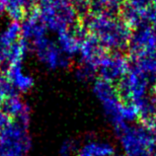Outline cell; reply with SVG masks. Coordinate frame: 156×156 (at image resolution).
Here are the masks:
<instances>
[{"label":"cell","mask_w":156,"mask_h":156,"mask_svg":"<svg viewBox=\"0 0 156 156\" xmlns=\"http://www.w3.org/2000/svg\"><path fill=\"white\" fill-rule=\"evenodd\" d=\"M18 93L14 89L13 85L6 76L5 72L0 71V108L2 107L3 103L5 102L7 98H9L13 94Z\"/></svg>","instance_id":"18"},{"label":"cell","mask_w":156,"mask_h":156,"mask_svg":"<svg viewBox=\"0 0 156 156\" xmlns=\"http://www.w3.org/2000/svg\"><path fill=\"white\" fill-rule=\"evenodd\" d=\"M122 117L126 122H134L139 117V111L135 103L133 102H124L122 110Z\"/></svg>","instance_id":"19"},{"label":"cell","mask_w":156,"mask_h":156,"mask_svg":"<svg viewBox=\"0 0 156 156\" xmlns=\"http://www.w3.org/2000/svg\"><path fill=\"white\" fill-rule=\"evenodd\" d=\"M106 50L95 37L91 34L86 35L81 42L79 55V64H83L98 72L100 61L106 55Z\"/></svg>","instance_id":"10"},{"label":"cell","mask_w":156,"mask_h":156,"mask_svg":"<svg viewBox=\"0 0 156 156\" xmlns=\"http://www.w3.org/2000/svg\"><path fill=\"white\" fill-rule=\"evenodd\" d=\"M48 28L41 19L37 8L21 22V36L29 43L48 36Z\"/></svg>","instance_id":"13"},{"label":"cell","mask_w":156,"mask_h":156,"mask_svg":"<svg viewBox=\"0 0 156 156\" xmlns=\"http://www.w3.org/2000/svg\"><path fill=\"white\" fill-rule=\"evenodd\" d=\"M116 149L109 142L88 140L78 147L76 156H115Z\"/></svg>","instance_id":"15"},{"label":"cell","mask_w":156,"mask_h":156,"mask_svg":"<svg viewBox=\"0 0 156 156\" xmlns=\"http://www.w3.org/2000/svg\"><path fill=\"white\" fill-rule=\"evenodd\" d=\"M31 145L28 128L14 120L0 133V156H27Z\"/></svg>","instance_id":"5"},{"label":"cell","mask_w":156,"mask_h":156,"mask_svg":"<svg viewBox=\"0 0 156 156\" xmlns=\"http://www.w3.org/2000/svg\"><path fill=\"white\" fill-rule=\"evenodd\" d=\"M93 93L102 105L105 116L112 124L115 133L118 134L128 125L122 117L124 102L122 101L113 83L98 79L93 84Z\"/></svg>","instance_id":"3"},{"label":"cell","mask_w":156,"mask_h":156,"mask_svg":"<svg viewBox=\"0 0 156 156\" xmlns=\"http://www.w3.org/2000/svg\"><path fill=\"white\" fill-rule=\"evenodd\" d=\"M78 150L77 144L72 139H66L60 145L58 154L59 156H76Z\"/></svg>","instance_id":"21"},{"label":"cell","mask_w":156,"mask_h":156,"mask_svg":"<svg viewBox=\"0 0 156 156\" xmlns=\"http://www.w3.org/2000/svg\"><path fill=\"white\" fill-rule=\"evenodd\" d=\"M126 156H153L156 135L144 126H126L118 134Z\"/></svg>","instance_id":"4"},{"label":"cell","mask_w":156,"mask_h":156,"mask_svg":"<svg viewBox=\"0 0 156 156\" xmlns=\"http://www.w3.org/2000/svg\"><path fill=\"white\" fill-rule=\"evenodd\" d=\"M129 68V58L122 55L121 51H107L100 61L98 75H100V79L114 84V82H119L128 74Z\"/></svg>","instance_id":"8"},{"label":"cell","mask_w":156,"mask_h":156,"mask_svg":"<svg viewBox=\"0 0 156 156\" xmlns=\"http://www.w3.org/2000/svg\"><path fill=\"white\" fill-rule=\"evenodd\" d=\"M129 50L130 59L156 53V31L150 24H143L133 31Z\"/></svg>","instance_id":"9"},{"label":"cell","mask_w":156,"mask_h":156,"mask_svg":"<svg viewBox=\"0 0 156 156\" xmlns=\"http://www.w3.org/2000/svg\"><path fill=\"white\" fill-rule=\"evenodd\" d=\"M37 9L48 30L55 34L79 24V13L69 0H37Z\"/></svg>","instance_id":"2"},{"label":"cell","mask_w":156,"mask_h":156,"mask_svg":"<svg viewBox=\"0 0 156 156\" xmlns=\"http://www.w3.org/2000/svg\"><path fill=\"white\" fill-rule=\"evenodd\" d=\"M97 73L98 72L96 70H94V69L86 66V65H83V64L78 65V67L75 70V75L77 77V79L81 82L92 81L94 78H95Z\"/></svg>","instance_id":"20"},{"label":"cell","mask_w":156,"mask_h":156,"mask_svg":"<svg viewBox=\"0 0 156 156\" xmlns=\"http://www.w3.org/2000/svg\"><path fill=\"white\" fill-rule=\"evenodd\" d=\"M126 2L137 9H144L152 4V0H126Z\"/></svg>","instance_id":"22"},{"label":"cell","mask_w":156,"mask_h":156,"mask_svg":"<svg viewBox=\"0 0 156 156\" xmlns=\"http://www.w3.org/2000/svg\"><path fill=\"white\" fill-rule=\"evenodd\" d=\"M0 109H2L12 120L18 122L24 126H29L31 120V110L19 93H15L7 98Z\"/></svg>","instance_id":"12"},{"label":"cell","mask_w":156,"mask_h":156,"mask_svg":"<svg viewBox=\"0 0 156 156\" xmlns=\"http://www.w3.org/2000/svg\"><path fill=\"white\" fill-rule=\"evenodd\" d=\"M82 23L89 34L99 41L106 51H122L129 48L133 30L116 16L87 13Z\"/></svg>","instance_id":"1"},{"label":"cell","mask_w":156,"mask_h":156,"mask_svg":"<svg viewBox=\"0 0 156 156\" xmlns=\"http://www.w3.org/2000/svg\"><path fill=\"white\" fill-rule=\"evenodd\" d=\"M150 84L148 78L130 63L128 74L119 81L117 91L122 102L137 103L147 95Z\"/></svg>","instance_id":"7"},{"label":"cell","mask_w":156,"mask_h":156,"mask_svg":"<svg viewBox=\"0 0 156 156\" xmlns=\"http://www.w3.org/2000/svg\"><path fill=\"white\" fill-rule=\"evenodd\" d=\"M88 34L82 24H77L67 30L61 31L56 34V43L68 57L78 55L81 47V42L83 38Z\"/></svg>","instance_id":"11"},{"label":"cell","mask_w":156,"mask_h":156,"mask_svg":"<svg viewBox=\"0 0 156 156\" xmlns=\"http://www.w3.org/2000/svg\"><path fill=\"white\" fill-rule=\"evenodd\" d=\"M130 63L138 68L149 79L151 84L156 82V53L130 59Z\"/></svg>","instance_id":"17"},{"label":"cell","mask_w":156,"mask_h":156,"mask_svg":"<svg viewBox=\"0 0 156 156\" xmlns=\"http://www.w3.org/2000/svg\"><path fill=\"white\" fill-rule=\"evenodd\" d=\"M5 72L6 76L13 85L14 89L19 94L27 93L34 87L35 79L30 73L25 71L23 63H14L7 65Z\"/></svg>","instance_id":"14"},{"label":"cell","mask_w":156,"mask_h":156,"mask_svg":"<svg viewBox=\"0 0 156 156\" xmlns=\"http://www.w3.org/2000/svg\"><path fill=\"white\" fill-rule=\"evenodd\" d=\"M21 38V22L11 20L0 32V47L6 51Z\"/></svg>","instance_id":"16"},{"label":"cell","mask_w":156,"mask_h":156,"mask_svg":"<svg viewBox=\"0 0 156 156\" xmlns=\"http://www.w3.org/2000/svg\"><path fill=\"white\" fill-rule=\"evenodd\" d=\"M30 46L38 60L51 70L66 69L71 65L70 57L64 55L55 41L48 36L33 41Z\"/></svg>","instance_id":"6"}]
</instances>
